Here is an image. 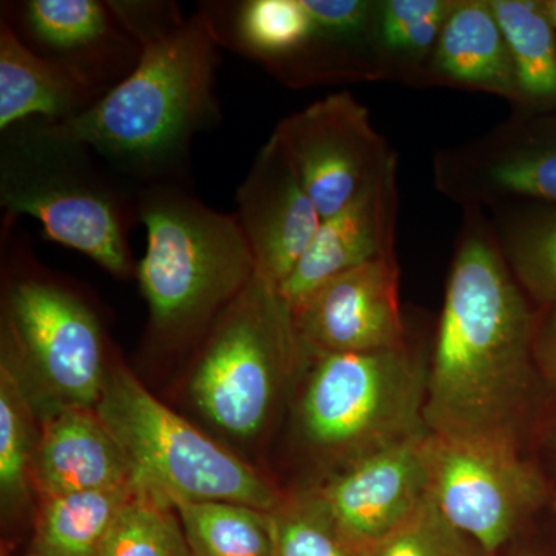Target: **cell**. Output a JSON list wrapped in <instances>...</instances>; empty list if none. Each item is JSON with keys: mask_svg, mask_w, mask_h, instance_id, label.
<instances>
[{"mask_svg": "<svg viewBox=\"0 0 556 556\" xmlns=\"http://www.w3.org/2000/svg\"><path fill=\"white\" fill-rule=\"evenodd\" d=\"M289 311L303 350L314 354L405 345L396 255L332 277Z\"/></svg>", "mask_w": 556, "mask_h": 556, "instance_id": "13", "label": "cell"}, {"mask_svg": "<svg viewBox=\"0 0 556 556\" xmlns=\"http://www.w3.org/2000/svg\"><path fill=\"white\" fill-rule=\"evenodd\" d=\"M101 97L79 73L40 56L0 21V131L28 119L75 118Z\"/></svg>", "mask_w": 556, "mask_h": 556, "instance_id": "19", "label": "cell"}, {"mask_svg": "<svg viewBox=\"0 0 556 556\" xmlns=\"http://www.w3.org/2000/svg\"><path fill=\"white\" fill-rule=\"evenodd\" d=\"M433 455V434L419 431L358 457L314 503L358 556H371L430 495Z\"/></svg>", "mask_w": 556, "mask_h": 556, "instance_id": "12", "label": "cell"}, {"mask_svg": "<svg viewBox=\"0 0 556 556\" xmlns=\"http://www.w3.org/2000/svg\"><path fill=\"white\" fill-rule=\"evenodd\" d=\"M538 356L548 378L556 383V305L551 306L546 327L536 340Z\"/></svg>", "mask_w": 556, "mask_h": 556, "instance_id": "31", "label": "cell"}, {"mask_svg": "<svg viewBox=\"0 0 556 556\" xmlns=\"http://www.w3.org/2000/svg\"><path fill=\"white\" fill-rule=\"evenodd\" d=\"M299 350L291 311L255 276L211 329L190 396L215 426L254 437L269 415L278 365Z\"/></svg>", "mask_w": 556, "mask_h": 556, "instance_id": "7", "label": "cell"}, {"mask_svg": "<svg viewBox=\"0 0 556 556\" xmlns=\"http://www.w3.org/2000/svg\"><path fill=\"white\" fill-rule=\"evenodd\" d=\"M441 80L490 91L519 104L506 38L489 0H457L428 61Z\"/></svg>", "mask_w": 556, "mask_h": 556, "instance_id": "20", "label": "cell"}, {"mask_svg": "<svg viewBox=\"0 0 556 556\" xmlns=\"http://www.w3.org/2000/svg\"><path fill=\"white\" fill-rule=\"evenodd\" d=\"M302 401L318 447L369 455L419 433L427 379L407 348L318 353Z\"/></svg>", "mask_w": 556, "mask_h": 556, "instance_id": "6", "label": "cell"}, {"mask_svg": "<svg viewBox=\"0 0 556 556\" xmlns=\"http://www.w3.org/2000/svg\"><path fill=\"white\" fill-rule=\"evenodd\" d=\"M139 484L141 481L135 478L127 484L108 489L42 496L33 554L100 556L105 538Z\"/></svg>", "mask_w": 556, "mask_h": 556, "instance_id": "21", "label": "cell"}, {"mask_svg": "<svg viewBox=\"0 0 556 556\" xmlns=\"http://www.w3.org/2000/svg\"><path fill=\"white\" fill-rule=\"evenodd\" d=\"M192 556H276L269 511L229 501H174Z\"/></svg>", "mask_w": 556, "mask_h": 556, "instance_id": "24", "label": "cell"}, {"mask_svg": "<svg viewBox=\"0 0 556 556\" xmlns=\"http://www.w3.org/2000/svg\"><path fill=\"white\" fill-rule=\"evenodd\" d=\"M139 223L148 249L137 278L155 334H195L239 299L255 260L236 214L208 207L182 185L146 186Z\"/></svg>", "mask_w": 556, "mask_h": 556, "instance_id": "4", "label": "cell"}, {"mask_svg": "<svg viewBox=\"0 0 556 556\" xmlns=\"http://www.w3.org/2000/svg\"><path fill=\"white\" fill-rule=\"evenodd\" d=\"M2 17L40 56L61 62L93 84L102 97L130 75L141 56L138 40L109 2H3Z\"/></svg>", "mask_w": 556, "mask_h": 556, "instance_id": "14", "label": "cell"}, {"mask_svg": "<svg viewBox=\"0 0 556 556\" xmlns=\"http://www.w3.org/2000/svg\"><path fill=\"white\" fill-rule=\"evenodd\" d=\"M98 415L139 481L174 501H229L260 510L281 497L257 471L150 394L126 368L109 372Z\"/></svg>", "mask_w": 556, "mask_h": 556, "instance_id": "5", "label": "cell"}, {"mask_svg": "<svg viewBox=\"0 0 556 556\" xmlns=\"http://www.w3.org/2000/svg\"><path fill=\"white\" fill-rule=\"evenodd\" d=\"M397 160L382 177L331 217L277 292L289 309L332 277L372 260L393 257L397 219Z\"/></svg>", "mask_w": 556, "mask_h": 556, "instance_id": "17", "label": "cell"}, {"mask_svg": "<svg viewBox=\"0 0 556 556\" xmlns=\"http://www.w3.org/2000/svg\"><path fill=\"white\" fill-rule=\"evenodd\" d=\"M233 214L254 255L255 276L278 289L305 254L321 217L274 135L237 190Z\"/></svg>", "mask_w": 556, "mask_h": 556, "instance_id": "15", "label": "cell"}, {"mask_svg": "<svg viewBox=\"0 0 556 556\" xmlns=\"http://www.w3.org/2000/svg\"><path fill=\"white\" fill-rule=\"evenodd\" d=\"M321 219L375 185L396 153L350 91L329 94L281 119L273 131Z\"/></svg>", "mask_w": 556, "mask_h": 556, "instance_id": "9", "label": "cell"}, {"mask_svg": "<svg viewBox=\"0 0 556 556\" xmlns=\"http://www.w3.org/2000/svg\"><path fill=\"white\" fill-rule=\"evenodd\" d=\"M371 556H475L467 536L450 525L433 495Z\"/></svg>", "mask_w": 556, "mask_h": 556, "instance_id": "29", "label": "cell"}, {"mask_svg": "<svg viewBox=\"0 0 556 556\" xmlns=\"http://www.w3.org/2000/svg\"><path fill=\"white\" fill-rule=\"evenodd\" d=\"M30 420L27 402L10 362L0 368V489L5 497H20L30 466Z\"/></svg>", "mask_w": 556, "mask_h": 556, "instance_id": "27", "label": "cell"}, {"mask_svg": "<svg viewBox=\"0 0 556 556\" xmlns=\"http://www.w3.org/2000/svg\"><path fill=\"white\" fill-rule=\"evenodd\" d=\"M434 179L464 207L508 201L556 204V108H515L514 115L477 141L442 150Z\"/></svg>", "mask_w": 556, "mask_h": 556, "instance_id": "11", "label": "cell"}, {"mask_svg": "<svg viewBox=\"0 0 556 556\" xmlns=\"http://www.w3.org/2000/svg\"><path fill=\"white\" fill-rule=\"evenodd\" d=\"M501 251L522 288L556 305V204L508 201L493 206Z\"/></svg>", "mask_w": 556, "mask_h": 556, "instance_id": "23", "label": "cell"}, {"mask_svg": "<svg viewBox=\"0 0 556 556\" xmlns=\"http://www.w3.org/2000/svg\"><path fill=\"white\" fill-rule=\"evenodd\" d=\"M457 0H383L378 2L375 47L383 56L412 62L431 53Z\"/></svg>", "mask_w": 556, "mask_h": 556, "instance_id": "26", "label": "cell"}, {"mask_svg": "<svg viewBox=\"0 0 556 556\" xmlns=\"http://www.w3.org/2000/svg\"><path fill=\"white\" fill-rule=\"evenodd\" d=\"M100 556H192L177 510L144 482L121 511Z\"/></svg>", "mask_w": 556, "mask_h": 556, "instance_id": "25", "label": "cell"}, {"mask_svg": "<svg viewBox=\"0 0 556 556\" xmlns=\"http://www.w3.org/2000/svg\"><path fill=\"white\" fill-rule=\"evenodd\" d=\"M28 556H40V555H38V554H33V552H30V555H28Z\"/></svg>", "mask_w": 556, "mask_h": 556, "instance_id": "33", "label": "cell"}, {"mask_svg": "<svg viewBox=\"0 0 556 556\" xmlns=\"http://www.w3.org/2000/svg\"><path fill=\"white\" fill-rule=\"evenodd\" d=\"M544 3H546L548 16H551L552 24H554L556 30V0H544Z\"/></svg>", "mask_w": 556, "mask_h": 556, "instance_id": "32", "label": "cell"}, {"mask_svg": "<svg viewBox=\"0 0 556 556\" xmlns=\"http://www.w3.org/2000/svg\"><path fill=\"white\" fill-rule=\"evenodd\" d=\"M219 47L258 62L294 87L329 80L331 54L303 0L204 2Z\"/></svg>", "mask_w": 556, "mask_h": 556, "instance_id": "16", "label": "cell"}, {"mask_svg": "<svg viewBox=\"0 0 556 556\" xmlns=\"http://www.w3.org/2000/svg\"><path fill=\"white\" fill-rule=\"evenodd\" d=\"M506 38L519 104L556 108V30L544 0H489Z\"/></svg>", "mask_w": 556, "mask_h": 556, "instance_id": "22", "label": "cell"}, {"mask_svg": "<svg viewBox=\"0 0 556 556\" xmlns=\"http://www.w3.org/2000/svg\"><path fill=\"white\" fill-rule=\"evenodd\" d=\"M3 217H31L46 240L78 251L116 278L137 276L130 233L141 189L110 169L87 146L43 119L0 131Z\"/></svg>", "mask_w": 556, "mask_h": 556, "instance_id": "3", "label": "cell"}, {"mask_svg": "<svg viewBox=\"0 0 556 556\" xmlns=\"http://www.w3.org/2000/svg\"><path fill=\"white\" fill-rule=\"evenodd\" d=\"M40 495L123 485L137 478L97 408L60 405L46 420L33 457Z\"/></svg>", "mask_w": 556, "mask_h": 556, "instance_id": "18", "label": "cell"}, {"mask_svg": "<svg viewBox=\"0 0 556 556\" xmlns=\"http://www.w3.org/2000/svg\"><path fill=\"white\" fill-rule=\"evenodd\" d=\"M276 556H358L316 503L269 511Z\"/></svg>", "mask_w": 556, "mask_h": 556, "instance_id": "28", "label": "cell"}, {"mask_svg": "<svg viewBox=\"0 0 556 556\" xmlns=\"http://www.w3.org/2000/svg\"><path fill=\"white\" fill-rule=\"evenodd\" d=\"M109 3L141 46L137 67L86 112L47 123L139 188L182 185L193 141L222 119V47L200 9L186 17L175 2Z\"/></svg>", "mask_w": 556, "mask_h": 556, "instance_id": "1", "label": "cell"}, {"mask_svg": "<svg viewBox=\"0 0 556 556\" xmlns=\"http://www.w3.org/2000/svg\"><path fill=\"white\" fill-rule=\"evenodd\" d=\"M555 507H556V501H555Z\"/></svg>", "mask_w": 556, "mask_h": 556, "instance_id": "34", "label": "cell"}, {"mask_svg": "<svg viewBox=\"0 0 556 556\" xmlns=\"http://www.w3.org/2000/svg\"><path fill=\"white\" fill-rule=\"evenodd\" d=\"M431 495L450 525L493 554L540 503L543 484L511 442L434 437Z\"/></svg>", "mask_w": 556, "mask_h": 556, "instance_id": "10", "label": "cell"}, {"mask_svg": "<svg viewBox=\"0 0 556 556\" xmlns=\"http://www.w3.org/2000/svg\"><path fill=\"white\" fill-rule=\"evenodd\" d=\"M7 340L61 405L97 408L108 382L100 318L73 289L43 273L11 278Z\"/></svg>", "mask_w": 556, "mask_h": 556, "instance_id": "8", "label": "cell"}, {"mask_svg": "<svg viewBox=\"0 0 556 556\" xmlns=\"http://www.w3.org/2000/svg\"><path fill=\"white\" fill-rule=\"evenodd\" d=\"M445 289L424 417L434 437L515 444L535 321L481 207H466Z\"/></svg>", "mask_w": 556, "mask_h": 556, "instance_id": "2", "label": "cell"}, {"mask_svg": "<svg viewBox=\"0 0 556 556\" xmlns=\"http://www.w3.org/2000/svg\"><path fill=\"white\" fill-rule=\"evenodd\" d=\"M321 35L350 56L358 43L375 46L378 2L369 0H303Z\"/></svg>", "mask_w": 556, "mask_h": 556, "instance_id": "30", "label": "cell"}]
</instances>
